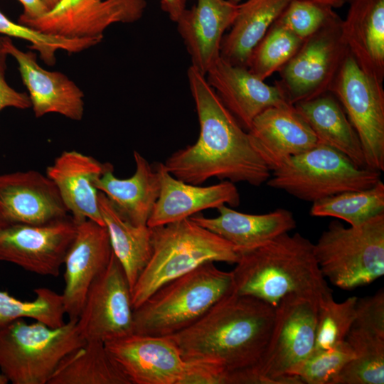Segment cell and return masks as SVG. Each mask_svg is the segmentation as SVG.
<instances>
[{"label": "cell", "instance_id": "7c38bea8", "mask_svg": "<svg viewBox=\"0 0 384 384\" xmlns=\"http://www.w3.org/2000/svg\"><path fill=\"white\" fill-rule=\"evenodd\" d=\"M133 310L127 278L112 252L86 295L77 318L78 332L85 341L103 343L133 334Z\"/></svg>", "mask_w": 384, "mask_h": 384}, {"label": "cell", "instance_id": "6da1fadb", "mask_svg": "<svg viewBox=\"0 0 384 384\" xmlns=\"http://www.w3.org/2000/svg\"><path fill=\"white\" fill-rule=\"evenodd\" d=\"M275 307L257 298L226 295L188 327L168 337L199 370L200 384H260L257 369Z\"/></svg>", "mask_w": 384, "mask_h": 384}, {"label": "cell", "instance_id": "2e32d148", "mask_svg": "<svg viewBox=\"0 0 384 384\" xmlns=\"http://www.w3.org/2000/svg\"><path fill=\"white\" fill-rule=\"evenodd\" d=\"M68 215L46 174L36 170L0 174V226L41 225Z\"/></svg>", "mask_w": 384, "mask_h": 384}, {"label": "cell", "instance_id": "d590c367", "mask_svg": "<svg viewBox=\"0 0 384 384\" xmlns=\"http://www.w3.org/2000/svg\"><path fill=\"white\" fill-rule=\"evenodd\" d=\"M357 299L351 297L336 302L331 295L319 302L313 351L331 349L345 341L354 321Z\"/></svg>", "mask_w": 384, "mask_h": 384}, {"label": "cell", "instance_id": "74e56055", "mask_svg": "<svg viewBox=\"0 0 384 384\" xmlns=\"http://www.w3.org/2000/svg\"><path fill=\"white\" fill-rule=\"evenodd\" d=\"M337 15L313 0H293L275 22L305 41Z\"/></svg>", "mask_w": 384, "mask_h": 384}, {"label": "cell", "instance_id": "ab89813d", "mask_svg": "<svg viewBox=\"0 0 384 384\" xmlns=\"http://www.w3.org/2000/svg\"><path fill=\"white\" fill-rule=\"evenodd\" d=\"M23 6V12L20 16L18 23L33 20L44 16L49 9L43 0H18Z\"/></svg>", "mask_w": 384, "mask_h": 384}, {"label": "cell", "instance_id": "4dcf8cb0", "mask_svg": "<svg viewBox=\"0 0 384 384\" xmlns=\"http://www.w3.org/2000/svg\"><path fill=\"white\" fill-rule=\"evenodd\" d=\"M346 341L354 357L333 384H383L384 334L352 324Z\"/></svg>", "mask_w": 384, "mask_h": 384}, {"label": "cell", "instance_id": "5b68a950", "mask_svg": "<svg viewBox=\"0 0 384 384\" xmlns=\"http://www.w3.org/2000/svg\"><path fill=\"white\" fill-rule=\"evenodd\" d=\"M232 272L204 263L165 284L134 309V334L169 336L192 325L233 292Z\"/></svg>", "mask_w": 384, "mask_h": 384}, {"label": "cell", "instance_id": "8fae6325", "mask_svg": "<svg viewBox=\"0 0 384 384\" xmlns=\"http://www.w3.org/2000/svg\"><path fill=\"white\" fill-rule=\"evenodd\" d=\"M341 19L336 15L306 39L279 70L278 84L292 105L329 91L348 48L341 35Z\"/></svg>", "mask_w": 384, "mask_h": 384}, {"label": "cell", "instance_id": "9c48e42d", "mask_svg": "<svg viewBox=\"0 0 384 384\" xmlns=\"http://www.w3.org/2000/svg\"><path fill=\"white\" fill-rule=\"evenodd\" d=\"M319 302L297 294L280 300L257 369L260 384H297L292 374L314 350Z\"/></svg>", "mask_w": 384, "mask_h": 384}, {"label": "cell", "instance_id": "8d00e7d4", "mask_svg": "<svg viewBox=\"0 0 384 384\" xmlns=\"http://www.w3.org/2000/svg\"><path fill=\"white\" fill-rule=\"evenodd\" d=\"M354 357L346 341L331 349L313 351L292 373L297 384H333L334 380Z\"/></svg>", "mask_w": 384, "mask_h": 384}, {"label": "cell", "instance_id": "d6986e66", "mask_svg": "<svg viewBox=\"0 0 384 384\" xmlns=\"http://www.w3.org/2000/svg\"><path fill=\"white\" fill-rule=\"evenodd\" d=\"M154 168L159 175V198L148 220L150 228L166 225L209 208H218L228 204L240 205V197L234 183L229 181L211 186H201L180 181L173 176L163 163Z\"/></svg>", "mask_w": 384, "mask_h": 384}, {"label": "cell", "instance_id": "d6a6232c", "mask_svg": "<svg viewBox=\"0 0 384 384\" xmlns=\"http://www.w3.org/2000/svg\"><path fill=\"white\" fill-rule=\"evenodd\" d=\"M35 299L22 301L0 290V328L19 319L30 318L50 327L63 325L62 294L46 287L34 289Z\"/></svg>", "mask_w": 384, "mask_h": 384}, {"label": "cell", "instance_id": "4fadbf2b", "mask_svg": "<svg viewBox=\"0 0 384 384\" xmlns=\"http://www.w3.org/2000/svg\"><path fill=\"white\" fill-rule=\"evenodd\" d=\"M76 230L70 215L41 225L0 226V260L37 274L58 277Z\"/></svg>", "mask_w": 384, "mask_h": 384}, {"label": "cell", "instance_id": "e0dca14e", "mask_svg": "<svg viewBox=\"0 0 384 384\" xmlns=\"http://www.w3.org/2000/svg\"><path fill=\"white\" fill-rule=\"evenodd\" d=\"M112 254L105 226L91 220L77 224L75 236L63 262L65 287L62 297L69 319L78 318L91 284L107 267Z\"/></svg>", "mask_w": 384, "mask_h": 384}, {"label": "cell", "instance_id": "7a4b0ae2", "mask_svg": "<svg viewBox=\"0 0 384 384\" xmlns=\"http://www.w3.org/2000/svg\"><path fill=\"white\" fill-rule=\"evenodd\" d=\"M187 77L200 124L195 144L171 154L167 171L183 182L201 185L211 178L254 186L266 183L271 170L252 147L249 134L223 105L206 75L190 66Z\"/></svg>", "mask_w": 384, "mask_h": 384}, {"label": "cell", "instance_id": "52a82bcc", "mask_svg": "<svg viewBox=\"0 0 384 384\" xmlns=\"http://www.w3.org/2000/svg\"><path fill=\"white\" fill-rule=\"evenodd\" d=\"M314 254L324 278L344 290L368 285L384 274V213L348 228L331 222Z\"/></svg>", "mask_w": 384, "mask_h": 384}, {"label": "cell", "instance_id": "277c9868", "mask_svg": "<svg viewBox=\"0 0 384 384\" xmlns=\"http://www.w3.org/2000/svg\"><path fill=\"white\" fill-rule=\"evenodd\" d=\"M151 228L152 252L132 290L133 309L158 289L208 262L235 264L239 250L190 218Z\"/></svg>", "mask_w": 384, "mask_h": 384}, {"label": "cell", "instance_id": "7402d4cb", "mask_svg": "<svg viewBox=\"0 0 384 384\" xmlns=\"http://www.w3.org/2000/svg\"><path fill=\"white\" fill-rule=\"evenodd\" d=\"M6 48L18 63L36 117L57 113L75 121L82 119L84 94L74 82L60 72L41 68L33 53L19 50L9 37Z\"/></svg>", "mask_w": 384, "mask_h": 384}, {"label": "cell", "instance_id": "ac0fdd59", "mask_svg": "<svg viewBox=\"0 0 384 384\" xmlns=\"http://www.w3.org/2000/svg\"><path fill=\"white\" fill-rule=\"evenodd\" d=\"M206 75L223 105L247 132L265 110L293 105L278 84L269 85L247 68L233 65L221 56Z\"/></svg>", "mask_w": 384, "mask_h": 384}, {"label": "cell", "instance_id": "f1b7e54d", "mask_svg": "<svg viewBox=\"0 0 384 384\" xmlns=\"http://www.w3.org/2000/svg\"><path fill=\"white\" fill-rule=\"evenodd\" d=\"M98 203L112 252L124 271L132 291L151 255V228L128 222L100 191Z\"/></svg>", "mask_w": 384, "mask_h": 384}, {"label": "cell", "instance_id": "f35d334b", "mask_svg": "<svg viewBox=\"0 0 384 384\" xmlns=\"http://www.w3.org/2000/svg\"><path fill=\"white\" fill-rule=\"evenodd\" d=\"M8 37H0V112L6 107L25 110L31 107L28 95L11 87L6 80Z\"/></svg>", "mask_w": 384, "mask_h": 384}, {"label": "cell", "instance_id": "ee69618b", "mask_svg": "<svg viewBox=\"0 0 384 384\" xmlns=\"http://www.w3.org/2000/svg\"><path fill=\"white\" fill-rule=\"evenodd\" d=\"M9 381L7 379V378L5 376V375L2 373L1 368H0V384H6Z\"/></svg>", "mask_w": 384, "mask_h": 384}, {"label": "cell", "instance_id": "e575fe53", "mask_svg": "<svg viewBox=\"0 0 384 384\" xmlns=\"http://www.w3.org/2000/svg\"><path fill=\"white\" fill-rule=\"evenodd\" d=\"M0 33L7 37L21 38L31 43V49L38 51L41 58L48 65L56 61L55 53L63 50L78 53L101 42L102 38H66L46 33L19 23H14L0 11Z\"/></svg>", "mask_w": 384, "mask_h": 384}, {"label": "cell", "instance_id": "484cf974", "mask_svg": "<svg viewBox=\"0 0 384 384\" xmlns=\"http://www.w3.org/2000/svg\"><path fill=\"white\" fill-rule=\"evenodd\" d=\"M133 155L136 169L131 177H116L112 167L95 181V186L128 222L136 226L147 225L159 198V178L154 166L141 154L134 151Z\"/></svg>", "mask_w": 384, "mask_h": 384}, {"label": "cell", "instance_id": "1f68e13d", "mask_svg": "<svg viewBox=\"0 0 384 384\" xmlns=\"http://www.w3.org/2000/svg\"><path fill=\"white\" fill-rule=\"evenodd\" d=\"M384 213V183L378 181L370 188L349 191L314 202L310 215L334 217L359 225Z\"/></svg>", "mask_w": 384, "mask_h": 384}, {"label": "cell", "instance_id": "cb8c5ba5", "mask_svg": "<svg viewBox=\"0 0 384 384\" xmlns=\"http://www.w3.org/2000/svg\"><path fill=\"white\" fill-rule=\"evenodd\" d=\"M341 29L348 50L361 70L378 82L384 79V0H350Z\"/></svg>", "mask_w": 384, "mask_h": 384}, {"label": "cell", "instance_id": "4316f807", "mask_svg": "<svg viewBox=\"0 0 384 384\" xmlns=\"http://www.w3.org/2000/svg\"><path fill=\"white\" fill-rule=\"evenodd\" d=\"M294 106L313 130L318 144L336 149L359 167H366L358 137L333 96L324 93Z\"/></svg>", "mask_w": 384, "mask_h": 384}, {"label": "cell", "instance_id": "d4e9b609", "mask_svg": "<svg viewBox=\"0 0 384 384\" xmlns=\"http://www.w3.org/2000/svg\"><path fill=\"white\" fill-rule=\"evenodd\" d=\"M217 209L219 215L215 218L198 213L190 218L233 244L240 252L260 246L296 228L292 213L285 208L265 214L244 213L225 205Z\"/></svg>", "mask_w": 384, "mask_h": 384}, {"label": "cell", "instance_id": "f546056e", "mask_svg": "<svg viewBox=\"0 0 384 384\" xmlns=\"http://www.w3.org/2000/svg\"><path fill=\"white\" fill-rule=\"evenodd\" d=\"M48 384H131L105 343L85 341L60 362Z\"/></svg>", "mask_w": 384, "mask_h": 384}, {"label": "cell", "instance_id": "f6af8a7d", "mask_svg": "<svg viewBox=\"0 0 384 384\" xmlns=\"http://www.w3.org/2000/svg\"><path fill=\"white\" fill-rule=\"evenodd\" d=\"M233 3H235V4H238L240 1H241L242 0H229Z\"/></svg>", "mask_w": 384, "mask_h": 384}, {"label": "cell", "instance_id": "8992f818", "mask_svg": "<svg viewBox=\"0 0 384 384\" xmlns=\"http://www.w3.org/2000/svg\"><path fill=\"white\" fill-rule=\"evenodd\" d=\"M85 342L77 319L58 327L16 319L0 328V368L13 384H48L62 359Z\"/></svg>", "mask_w": 384, "mask_h": 384}, {"label": "cell", "instance_id": "3957f363", "mask_svg": "<svg viewBox=\"0 0 384 384\" xmlns=\"http://www.w3.org/2000/svg\"><path fill=\"white\" fill-rule=\"evenodd\" d=\"M232 271L233 292L276 307L287 294L332 295L314 254V244L299 234L283 233L257 247L240 252Z\"/></svg>", "mask_w": 384, "mask_h": 384}, {"label": "cell", "instance_id": "9a60e30c", "mask_svg": "<svg viewBox=\"0 0 384 384\" xmlns=\"http://www.w3.org/2000/svg\"><path fill=\"white\" fill-rule=\"evenodd\" d=\"M105 344L131 384H182L188 369L168 336L133 334Z\"/></svg>", "mask_w": 384, "mask_h": 384}, {"label": "cell", "instance_id": "ffe728a7", "mask_svg": "<svg viewBox=\"0 0 384 384\" xmlns=\"http://www.w3.org/2000/svg\"><path fill=\"white\" fill-rule=\"evenodd\" d=\"M112 167L110 163H102L78 151H64L47 167L46 174L57 187L70 215L77 224L91 220L105 226L95 182Z\"/></svg>", "mask_w": 384, "mask_h": 384}, {"label": "cell", "instance_id": "7bdbcfd3", "mask_svg": "<svg viewBox=\"0 0 384 384\" xmlns=\"http://www.w3.org/2000/svg\"><path fill=\"white\" fill-rule=\"evenodd\" d=\"M60 0H43L45 4L48 6L49 10L53 9L59 2Z\"/></svg>", "mask_w": 384, "mask_h": 384}, {"label": "cell", "instance_id": "ba28073f", "mask_svg": "<svg viewBox=\"0 0 384 384\" xmlns=\"http://www.w3.org/2000/svg\"><path fill=\"white\" fill-rule=\"evenodd\" d=\"M380 174L359 167L336 149L317 143L272 170L266 183L314 203L343 192L370 188L380 180Z\"/></svg>", "mask_w": 384, "mask_h": 384}, {"label": "cell", "instance_id": "603a6c76", "mask_svg": "<svg viewBox=\"0 0 384 384\" xmlns=\"http://www.w3.org/2000/svg\"><path fill=\"white\" fill-rule=\"evenodd\" d=\"M238 4L229 0H196L176 22L191 66L203 75L220 57L223 33L232 26Z\"/></svg>", "mask_w": 384, "mask_h": 384}, {"label": "cell", "instance_id": "44dd1931", "mask_svg": "<svg viewBox=\"0 0 384 384\" xmlns=\"http://www.w3.org/2000/svg\"><path fill=\"white\" fill-rule=\"evenodd\" d=\"M251 144L270 169L317 144L313 130L294 105L270 107L247 131Z\"/></svg>", "mask_w": 384, "mask_h": 384}, {"label": "cell", "instance_id": "83f0119b", "mask_svg": "<svg viewBox=\"0 0 384 384\" xmlns=\"http://www.w3.org/2000/svg\"><path fill=\"white\" fill-rule=\"evenodd\" d=\"M293 0H247L238 4L230 32L221 41L220 56L247 68L254 48Z\"/></svg>", "mask_w": 384, "mask_h": 384}, {"label": "cell", "instance_id": "60d3db41", "mask_svg": "<svg viewBox=\"0 0 384 384\" xmlns=\"http://www.w3.org/2000/svg\"><path fill=\"white\" fill-rule=\"evenodd\" d=\"M186 0H160L161 9L175 23L186 9Z\"/></svg>", "mask_w": 384, "mask_h": 384}, {"label": "cell", "instance_id": "30bf717a", "mask_svg": "<svg viewBox=\"0 0 384 384\" xmlns=\"http://www.w3.org/2000/svg\"><path fill=\"white\" fill-rule=\"evenodd\" d=\"M329 91L342 104L363 151L366 166L384 171V90L348 50Z\"/></svg>", "mask_w": 384, "mask_h": 384}, {"label": "cell", "instance_id": "5bb4252c", "mask_svg": "<svg viewBox=\"0 0 384 384\" xmlns=\"http://www.w3.org/2000/svg\"><path fill=\"white\" fill-rule=\"evenodd\" d=\"M146 0H60L41 18L21 24L66 38H103L116 23H133L142 18Z\"/></svg>", "mask_w": 384, "mask_h": 384}, {"label": "cell", "instance_id": "b9f144b4", "mask_svg": "<svg viewBox=\"0 0 384 384\" xmlns=\"http://www.w3.org/2000/svg\"><path fill=\"white\" fill-rule=\"evenodd\" d=\"M323 6L334 9L339 8L343 5L346 0H313Z\"/></svg>", "mask_w": 384, "mask_h": 384}, {"label": "cell", "instance_id": "836d02e7", "mask_svg": "<svg viewBox=\"0 0 384 384\" xmlns=\"http://www.w3.org/2000/svg\"><path fill=\"white\" fill-rule=\"evenodd\" d=\"M304 41L274 21L252 52L247 68L265 80L274 73L279 71L295 55Z\"/></svg>", "mask_w": 384, "mask_h": 384}]
</instances>
